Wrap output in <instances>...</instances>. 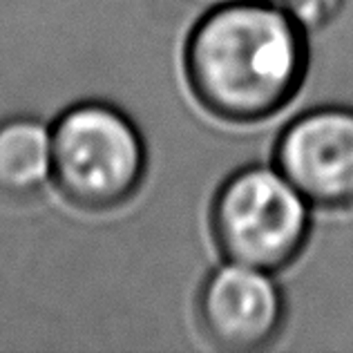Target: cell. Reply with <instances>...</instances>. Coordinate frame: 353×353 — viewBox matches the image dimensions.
<instances>
[{"mask_svg":"<svg viewBox=\"0 0 353 353\" xmlns=\"http://www.w3.org/2000/svg\"><path fill=\"white\" fill-rule=\"evenodd\" d=\"M306 34L268 0H228L208 9L183 50L192 97L228 123L275 117L295 99L309 72Z\"/></svg>","mask_w":353,"mask_h":353,"instance_id":"obj_1","label":"cell"},{"mask_svg":"<svg viewBox=\"0 0 353 353\" xmlns=\"http://www.w3.org/2000/svg\"><path fill=\"white\" fill-rule=\"evenodd\" d=\"M52 128V183L72 206L105 212L141 188L148 154L123 110L105 101L68 108Z\"/></svg>","mask_w":353,"mask_h":353,"instance_id":"obj_2","label":"cell"},{"mask_svg":"<svg viewBox=\"0 0 353 353\" xmlns=\"http://www.w3.org/2000/svg\"><path fill=\"white\" fill-rule=\"evenodd\" d=\"M311 208L275 165H246L212 197L210 233L228 262L277 273L309 241Z\"/></svg>","mask_w":353,"mask_h":353,"instance_id":"obj_3","label":"cell"},{"mask_svg":"<svg viewBox=\"0 0 353 353\" xmlns=\"http://www.w3.org/2000/svg\"><path fill=\"white\" fill-rule=\"evenodd\" d=\"M273 165L313 208L353 210V108L297 114L277 137Z\"/></svg>","mask_w":353,"mask_h":353,"instance_id":"obj_4","label":"cell"},{"mask_svg":"<svg viewBox=\"0 0 353 353\" xmlns=\"http://www.w3.org/2000/svg\"><path fill=\"white\" fill-rule=\"evenodd\" d=\"M197 320L206 340L221 351H257L280 336L286 300L273 273L226 262L203 277Z\"/></svg>","mask_w":353,"mask_h":353,"instance_id":"obj_5","label":"cell"},{"mask_svg":"<svg viewBox=\"0 0 353 353\" xmlns=\"http://www.w3.org/2000/svg\"><path fill=\"white\" fill-rule=\"evenodd\" d=\"M52 183V128L34 117L0 121V197L27 201Z\"/></svg>","mask_w":353,"mask_h":353,"instance_id":"obj_6","label":"cell"},{"mask_svg":"<svg viewBox=\"0 0 353 353\" xmlns=\"http://www.w3.org/2000/svg\"><path fill=\"white\" fill-rule=\"evenodd\" d=\"M289 14L306 32H318L336 18L347 0H268Z\"/></svg>","mask_w":353,"mask_h":353,"instance_id":"obj_7","label":"cell"}]
</instances>
